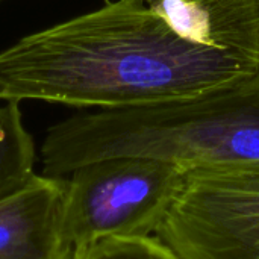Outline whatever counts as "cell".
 I'll return each mask as SVG.
<instances>
[{"mask_svg": "<svg viewBox=\"0 0 259 259\" xmlns=\"http://www.w3.org/2000/svg\"><path fill=\"white\" fill-rule=\"evenodd\" d=\"M185 170L147 158H106L67 178L64 231L73 249L105 238L156 232Z\"/></svg>", "mask_w": 259, "mask_h": 259, "instance_id": "cell-3", "label": "cell"}, {"mask_svg": "<svg viewBox=\"0 0 259 259\" xmlns=\"http://www.w3.org/2000/svg\"><path fill=\"white\" fill-rule=\"evenodd\" d=\"M182 38L259 67V0H144Z\"/></svg>", "mask_w": 259, "mask_h": 259, "instance_id": "cell-6", "label": "cell"}, {"mask_svg": "<svg viewBox=\"0 0 259 259\" xmlns=\"http://www.w3.org/2000/svg\"><path fill=\"white\" fill-rule=\"evenodd\" d=\"M35 144L23 124L20 102L0 105V199L23 188L35 175Z\"/></svg>", "mask_w": 259, "mask_h": 259, "instance_id": "cell-7", "label": "cell"}, {"mask_svg": "<svg viewBox=\"0 0 259 259\" xmlns=\"http://www.w3.org/2000/svg\"><path fill=\"white\" fill-rule=\"evenodd\" d=\"M258 71L182 38L144 0H115L0 52V100L120 108L194 96Z\"/></svg>", "mask_w": 259, "mask_h": 259, "instance_id": "cell-1", "label": "cell"}, {"mask_svg": "<svg viewBox=\"0 0 259 259\" xmlns=\"http://www.w3.org/2000/svg\"><path fill=\"white\" fill-rule=\"evenodd\" d=\"M0 2H2V0H0Z\"/></svg>", "mask_w": 259, "mask_h": 259, "instance_id": "cell-9", "label": "cell"}, {"mask_svg": "<svg viewBox=\"0 0 259 259\" xmlns=\"http://www.w3.org/2000/svg\"><path fill=\"white\" fill-rule=\"evenodd\" d=\"M67 178L33 175L0 199V259H71L64 231Z\"/></svg>", "mask_w": 259, "mask_h": 259, "instance_id": "cell-5", "label": "cell"}, {"mask_svg": "<svg viewBox=\"0 0 259 259\" xmlns=\"http://www.w3.org/2000/svg\"><path fill=\"white\" fill-rule=\"evenodd\" d=\"M120 156L185 171L259 170V71L194 96L73 115L41 146L42 175L55 178Z\"/></svg>", "mask_w": 259, "mask_h": 259, "instance_id": "cell-2", "label": "cell"}, {"mask_svg": "<svg viewBox=\"0 0 259 259\" xmlns=\"http://www.w3.org/2000/svg\"><path fill=\"white\" fill-rule=\"evenodd\" d=\"M155 235L179 259H259V170H190Z\"/></svg>", "mask_w": 259, "mask_h": 259, "instance_id": "cell-4", "label": "cell"}, {"mask_svg": "<svg viewBox=\"0 0 259 259\" xmlns=\"http://www.w3.org/2000/svg\"><path fill=\"white\" fill-rule=\"evenodd\" d=\"M71 259H179L156 235L105 238L73 249Z\"/></svg>", "mask_w": 259, "mask_h": 259, "instance_id": "cell-8", "label": "cell"}]
</instances>
